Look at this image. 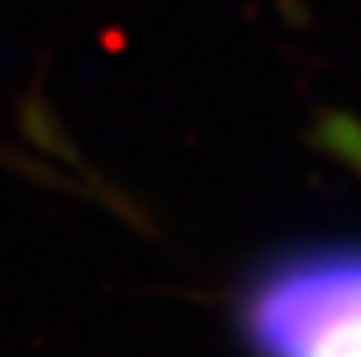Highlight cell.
I'll use <instances>...</instances> for the list:
<instances>
[{"instance_id":"obj_1","label":"cell","mask_w":361,"mask_h":357,"mask_svg":"<svg viewBox=\"0 0 361 357\" xmlns=\"http://www.w3.org/2000/svg\"><path fill=\"white\" fill-rule=\"evenodd\" d=\"M233 325L252 357H361V241L278 251L241 284Z\"/></svg>"}]
</instances>
